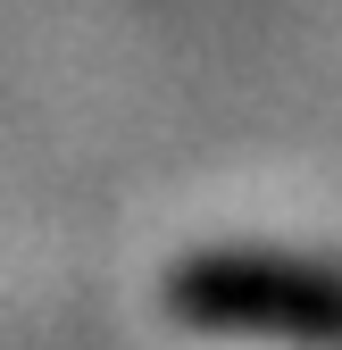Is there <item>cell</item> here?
Masks as SVG:
<instances>
[{
  "mask_svg": "<svg viewBox=\"0 0 342 350\" xmlns=\"http://www.w3.org/2000/svg\"><path fill=\"white\" fill-rule=\"evenodd\" d=\"M167 309L200 334L342 342V267L301 250H192L167 275Z\"/></svg>",
  "mask_w": 342,
  "mask_h": 350,
  "instance_id": "6da1fadb",
  "label": "cell"
}]
</instances>
